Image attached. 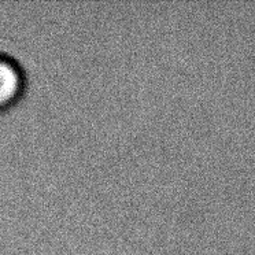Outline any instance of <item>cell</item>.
I'll return each mask as SVG.
<instances>
[{
  "label": "cell",
  "mask_w": 255,
  "mask_h": 255,
  "mask_svg": "<svg viewBox=\"0 0 255 255\" xmlns=\"http://www.w3.org/2000/svg\"><path fill=\"white\" fill-rule=\"evenodd\" d=\"M26 73L14 56L0 52V113L19 103L26 91Z\"/></svg>",
  "instance_id": "1"
}]
</instances>
